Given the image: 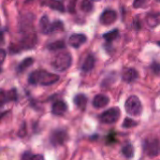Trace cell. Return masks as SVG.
Returning a JSON list of instances; mask_svg holds the SVG:
<instances>
[{
  "label": "cell",
  "mask_w": 160,
  "mask_h": 160,
  "mask_svg": "<svg viewBox=\"0 0 160 160\" xmlns=\"http://www.w3.org/2000/svg\"><path fill=\"white\" fill-rule=\"evenodd\" d=\"M59 81V76L54 73L48 72L46 70H36L30 73L28 82L29 83L36 85H51Z\"/></svg>",
  "instance_id": "1"
},
{
  "label": "cell",
  "mask_w": 160,
  "mask_h": 160,
  "mask_svg": "<svg viewBox=\"0 0 160 160\" xmlns=\"http://www.w3.org/2000/svg\"><path fill=\"white\" fill-rule=\"evenodd\" d=\"M72 63V57L68 52H61L57 54L52 61V67L54 70L63 72L69 68Z\"/></svg>",
  "instance_id": "2"
},
{
  "label": "cell",
  "mask_w": 160,
  "mask_h": 160,
  "mask_svg": "<svg viewBox=\"0 0 160 160\" xmlns=\"http://www.w3.org/2000/svg\"><path fill=\"white\" fill-rule=\"evenodd\" d=\"M125 108H126L127 112L132 116H139V115H141V113L142 112V102L139 99V98L136 96H131L127 99Z\"/></svg>",
  "instance_id": "3"
},
{
  "label": "cell",
  "mask_w": 160,
  "mask_h": 160,
  "mask_svg": "<svg viewBox=\"0 0 160 160\" xmlns=\"http://www.w3.org/2000/svg\"><path fill=\"white\" fill-rule=\"evenodd\" d=\"M143 151L149 158H156L160 154L159 142L156 139L147 140L143 144Z\"/></svg>",
  "instance_id": "4"
},
{
  "label": "cell",
  "mask_w": 160,
  "mask_h": 160,
  "mask_svg": "<svg viewBox=\"0 0 160 160\" xmlns=\"http://www.w3.org/2000/svg\"><path fill=\"white\" fill-rule=\"evenodd\" d=\"M120 117V111L118 108H111L104 112L99 119L103 124H114L118 121Z\"/></svg>",
  "instance_id": "5"
},
{
  "label": "cell",
  "mask_w": 160,
  "mask_h": 160,
  "mask_svg": "<svg viewBox=\"0 0 160 160\" xmlns=\"http://www.w3.org/2000/svg\"><path fill=\"white\" fill-rule=\"evenodd\" d=\"M68 140V133L64 129H55L52 132L50 142L53 146L62 145Z\"/></svg>",
  "instance_id": "6"
},
{
  "label": "cell",
  "mask_w": 160,
  "mask_h": 160,
  "mask_svg": "<svg viewBox=\"0 0 160 160\" xmlns=\"http://www.w3.org/2000/svg\"><path fill=\"white\" fill-rule=\"evenodd\" d=\"M37 42H38L37 35L35 33H32V32L27 33L21 40L20 49L21 50H22V49H26V50L33 49L37 45Z\"/></svg>",
  "instance_id": "7"
},
{
  "label": "cell",
  "mask_w": 160,
  "mask_h": 160,
  "mask_svg": "<svg viewBox=\"0 0 160 160\" xmlns=\"http://www.w3.org/2000/svg\"><path fill=\"white\" fill-rule=\"evenodd\" d=\"M117 19V13L113 9H106L100 15V22L104 25L113 23Z\"/></svg>",
  "instance_id": "8"
},
{
  "label": "cell",
  "mask_w": 160,
  "mask_h": 160,
  "mask_svg": "<svg viewBox=\"0 0 160 160\" xmlns=\"http://www.w3.org/2000/svg\"><path fill=\"white\" fill-rule=\"evenodd\" d=\"M87 40V38L85 35L83 34H74L71 35L68 38V44L73 47L78 49L79 47H81L82 44H84Z\"/></svg>",
  "instance_id": "9"
},
{
  "label": "cell",
  "mask_w": 160,
  "mask_h": 160,
  "mask_svg": "<svg viewBox=\"0 0 160 160\" xmlns=\"http://www.w3.org/2000/svg\"><path fill=\"white\" fill-rule=\"evenodd\" d=\"M110 102V98L103 95V94H99L97 95L94 99H93V106L97 109H100V108H104L106 107Z\"/></svg>",
  "instance_id": "10"
},
{
  "label": "cell",
  "mask_w": 160,
  "mask_h": 160,
  "mask_svg": "<svg viewBox=\"0 0 160 160\" xmlns=\"http://www.w3.org/2000/svg\"><path fill=\"white\" fill-rule=\"evenodd\" d=\"M68 111V105L62 100H58L52 104V113L54 115H63Z\"/></svg>",
  "instance_id": "11"
},
{
  "label": "cell",
  "mask_w": 160,
  "mask_h": 160,
  "mask_svg": "<svg viewBox=\"0 0 160 160\" xmlns=\"http://www.w3.org/2000/svg\"><path fill=\"white\" fill-rule=\"evenodd\" d=\"M42 5H45L52 9H55L57 11L60 12H64L65 11V6L63 4L62 1L59 0H44Z\"/></svg>",
  "instance_id": "12"
},
{
  "label": "cell",
  "mask_w": 160,
  "mask_h": 160,
  "mask_svg": "<svg viewBox=\"0 0 160 160\" xmlns=\"http://www.w3.org/2000/svg\"><path fill=\"white\" fill-rule=\"evenodd\" d=\"M39 29L43 34L52 33V23L50 22L47 15H44L41 17V19L39 21Z\"/></svg>",
  "instance_id": "13"
},
{
  "label": "cell",
  "mask_w": 160,
  "mask_h": 160,
  "mask_svg": "<svg viewBox=\"0 0 160 160\" xmlns=\"http://www.w3.org/2000/svg\"><path fill=\"white\" fill-rule=\"evenodd\" d=\"M138 76H139L138 71L135 68H128L124 71L122 78L126 82H132L135 80H137Z\"/></svg>",
  "instance_id": "14"
},
{
  "label": "cell",
  "mask_w": 160,
  "mask_h": 160,
  "mask_svg": "<svg viewBox=\"0 0 160 160\" xmlns=\"http://www.w3.org/2000/svg\"><path fill=\"white\" fill-rule=\"evenodd\" d=\"M95 63H96V58H95V56H94L93 54H89V55L85 58V60H84V62H83V65H82V71H84V72H89V71H91V70L94 68V67H95Z\"/></svg>",
  "instance_id": "15"
},
{
  "label": "cell",
  "mask_w": 160,
  "mask_h": 160,
  "mask_svg": "<svg viewBox=\"0 0 160 160\" xmlns=\"http://www.w3.org/2000/svg\"><path fill=\"white\" fill-rule=\"evenodd\" d=\"M87 97L83 94H79L74 98V103L75 105L80 108L81 110H84L87 105Z\"/></svg>",
  "instance_id": "16"
},
{
  "label": "cell",
  "mask_w": 160,
  "mask_h": 160,
  "mask_svg": "<svg viewBox=\"0 0 160 160\" xmlns=\"http://www.w3.org/2000/svg\"><path fill=\"white\" fill-rule=\"evenodd\" d=\"M147 23L151 27H156L160 24V13H154L147 16Z\"/></svg>",
  "instance_id": "17"
},
{
  "label": "cell",
  "mask_w": 160,
  "mask_h": 160,
  "mask_svg": "<svg viewBox=\"0 0 160 160\" xmlns=\"http://www.w3.org/2000/svg\"><path fill=\"white\" fill-rule=\"evenodd\" d=\"M33 63H34V59L33 58H31V57H27V58H25L24 60H22V62H21V64L18 66V72H22V71H24L26 68H28L30 66H32L33 65Z\"/></svg>",
  "instance_id": "18"
},
{
  "label": "cell",
  "mask_w": 160,
  "mask_h": 160,
  "mask_svg": "<svg viewBox=\"0 0 160 160\" xmlns=\"http://www.w3.org/2000/svg\"><path fill=\"white\" fill-rule=\"evenodd\" d=\"M119 37V30L118 29H113L106 34L103 35V38L108 41V42H112L114 39H116Z\"/></svg>",
  "instance_id": "19"
},
{
  "label": "cell",
  "mask_w": 160,
  "mask_h": 160,
  "mask_svg": "<svg viewBox=\"0 0 160 160\" xmlns=\"http://www.w3.org/2000/svg\"><path fill=\"white\" fill-rule=\"evenodd\" d=\"M66 47V43L63 40H57L55 42L50 43L48 45V49L50 51H56V50H61Z\"/></svg>",
  "instance_id": "20"
},
{
  "label": "cell",
  "mask_w": 160,
  "mask_h": 160,
  "mask_svg": "<svg viewBox=\"0 0 160 160\" xmlns=\"http://www.w3.org/2000/svg\"><path fill=\"white\" fill-rule=\"evenodd\" d=\"M122 153L123 155L127 158H131L134 157V148L132 146V144H128L126 145L123 149H122Z\"/></svg>",
  "instance_id": "21"
},
{
  "label": "cell",
  "mask_w": 160,
  "mask_h": 160,
  "mask_svg": "<svg viewBox=\"0 0 160 160\" xmlns=\"http://www.w3.org/2000/svg\"><path fill=\"white\" fill-rule=\"evenodd\" d=\"M94 6L92 3V0H82V4H81V8L82 10H83L84 12H90L93 9Z\"/></svg>",
  "instance_id": "22"
},
{
  "label": "cell",
  "mask_w": 160,
  "mask_h": 160,
  "mask_svg": "<svg viewBox=\"0 0 160 160\" xmlns=\"http://www.w3.org/2000/svg\"><path fill=\"white\" fill-rule=\"evenodd\" d=\"M138 125V123L130 118H126L124 123H123V128H134Z\"/></svg>",
  "instance_id": "23"
},
{
  "label": "cell",
  "mask_w": 160,
  "mask_h": 160,
  "mask_svg": "<svg viewBox=\"0 0 160 160\" xmlns=\"http://www.w3.org/2000/svg\"><path fill=\"white\" fill-rule=\"evenodd\" d=\"M64 25L63 22L60 21H55L52 23V33L54 31H58V30H63Z\"/></svg>",
  "instance_id": "24"
},
{
  "label": "cell",
  "mask_w": 160,
  "mask_h": 160,
  "mask_svg": "<svg viewBox=\"0 0 160 160\" xmlns=\"http://www.w3.org/2000/svg\"><path fill=\"white\" fill-rule=\"evenodd\" d=\"M8 101L7 93L4 90H0V108L3 107Z\"/></svg>",
  "instance_id": "25"
},
{
  "label": "cell",
  "mask_w": 160,
  "mask_h": 160,
  "mask_svg": "<svg viewBox=\"0 0 160 160\" xmlns=\"http://www.w3.org/2000/svg\"><path fill=\"white\" fill-rule=\"evenodd\" d=\"M8 101H16L17 100V92L16 89H11L7 94Z\"/></svg>",
  "instance_id": "26"
},
{
  "label": "cell",
  "mask_w": 160,
  "mask_h": 160,
  "mask_svg": "<svg viewBox=\"0 0 160 160\" xmlns=\"http://www.w3.org/2000/svg\"><path fill=\"white\" fill-rule=\"evenodd\" d=\"M145 1L146 0H135L133 6H134V8H142L145 4Z\"/></svg>",
  "instance_id": "27"
},
{
  "label": "cell",
  "mask_w": 160,
  "mask_h": 160,
  "mask_svg": "<svg viewBox=\"0 0 160 160\" xmlns=\"http://www.w3.org/2000/svg\"><path fill=\"white\" fill-rule=\"evenodd\" d=\"M25 134H26V125H25V123H23L22 126V128L20 129L19 136H20V137H24Z\"/></svg>",
  "instance_id": "28"
},
{
  "label": "cell",
  "mask_w": 160,
  "mask_h": 160,
  "mask_svg": "<svg viewBox=\"0 0 160 160\" xmlns=\"http://www.w3.org/2000/svg\"><path fill=\"white\" fill-rule=\"evenodd\" d=\"M6 55H7V53H6L5 50L0 49V66H1L2 63L4 62V60H5V58H6Z\"/></svg>",
  "instance_id": "29"
},
{
  "label": "cell",
  "mask_w": 160,
  "mask_h": 160,
  "mask_svg": "<svg viewBox=\"0 0 160 160\" xmlns=\"http://www.w3.org/2000/svg\"><path fill=\"white\" fill-rule=\"evenodd\" d=\"M152 69H153V71L155 72V73H159L160 71V65L159 64H158V63H154L153 64V66H152Z\"/></svg>",
  "instance_id": "30"
},
{
  "label": "cell",
  "mask_w": 160,
  "mask_h": 160,
  "mask_svg": "<svg viewBox=\"0 0 160 160\" xmlns=\"http://www.w3.org/2000/svg\"><path fill=\"white\" fill-rule=\"evenodd\" d=\"M31 157H32V155H31V154H29V152H26V153L22 157V159H30V158H31Z\"/></svg>",
  "instance_id": "31"
},
{
  "label": "cell",
  "mask_w": 160,
  "mask_h": 160,
  "mask_svg": "<svg viewBox=\"0 0 160 160\" xmlns=\"http://www.w3.org/2000/svg\"><path fill=\"white\" fill-rule=\"evenodd\" d=\"M4 43V33L0 31V45Z\"/></svg>",
  "instance_id": "32"
},
{
  "label": "cell",
  "mask_w": 160,
  "mask_h": 160,
  "mask_svg": "<svg viewBox=\"0 0 160 160\" xmlns=\"http://www.w3.org/2000/svg\"><path fill=\"white\" fill-rule=\"evenodd\" d=\"M92 1H94V2H98V1H100V0H92Z\"/></svg>",
  "instance_id": "33"
},
{
  "label": "cell",
  "mask_w": 160,
  "mask_h": 160,
  "mask_svg": "<svg viewBox=\"0 0 160 160\" xmlns=\"http://www.w3.org/2000/svg\"><path fill=\"white\" fill-rule=\"evenodd\" d=\"M29 1H32V0H25V2H26V3H28Z\"/></svg>",
  "instance_id": "34"
},
{
  "label": "cell",
  "mask_w": 160,
  "mask_h": 160,
  "mask_svg": "<svg viewBox=\"0 0 160 160\" xmlns=\"http://www.w3.org/2000/svg\"><path fill=\"white\" fill-rule=\"evenodd\" d=\"M158 45H160V42H158Z\"/></svg>",
  "instance_id": "35"
}]
</instances>
